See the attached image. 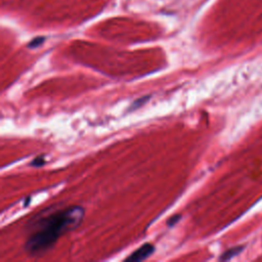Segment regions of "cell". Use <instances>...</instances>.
<instances>
[{
    "label": "cell",
    "instance_id": "cell-6",
    "mask_svg": "<svg viewBox=\"0 0 262 262\" xmlns=\"http://www.w3.org/2000/svg\"><path fill=\"white\" fill-rule=\"evenodd\" d=\"M148 98H149V96H144V97H141V98H139V99H137L133 104H132V110L133 108H136V107H138V106H140L141 104H143L146 100H148Z\"/></svg>",
    "mask_w": 262,
    "mask_h": 262
},
{
    "label": "cell",
    "instance_id": "cell-4",
    "mask_svg": "<svg viewBox=\"0 0 262 262\" xmlns=\"http://www.w3.org/2000/svg\"><path fill=\"white\" fill-rule=\"evenodd\" d=\"M45 164V158L44 156H38L36 157L32 162H31V165L34 166V167H41Z\"/></svg>",
    "mask_w": 262,
    "mask_h": 262
},
{
    "label": "cell",
    "instance_id": "cell-5",
    "mask_svg": "<svg viewBox=\"0 0 262 262\" xmlns=\"http://www.w3.org/2000/svg\"><path fill=\"white\" fill-rule=\"evenodd\" d=\"M179 219H181V215L180 214H175L167 220V225L168 226H173L179 221Z\"/></svg>",
    "mask_w": 262,
    "mask_h": 262
},
{
    "label": "cell",
    "instance_id": "cell-1",
    "mask_svg": "<svg viewBox=\"0 0 262 262\" xmlns=\"http://www.w3.org/2000/svg\"><path fill=\"white\" fill-rule=\"evenodd\" d=\"M84 217V209L72 206L52 213L38 221L39 228L26 242V251L33 256L41 255L51 249L63 233L77 228Z\"/></svg>",
    "mask_w": 262,
    "mask_h": 262
},
{
    "label": "cell",
    "instance_id": "cell-2",
    "mask_svg": "<svg viewBox=\"0 0 262 262\" xmlns=\"http://www.w3.org/2000/svg\"><path fill=\"white\" fill-rule=\"evenodd\" d=\"M155 251V247L151 244H144L139 249L134 251L126 260L131 262H137L142 261L146 258H148Z\"/></svg>",
    "mask_w": 262,
    "mask_h": 262
},
{
    "label": "cell",
    "instance_id": "cell-3",
    "mask_svg": "<svg viewBox=\"0 0 262 262\" xmlns=\"http://www.w3.org/2000/svg\"><path fill=\"white\" fill-rule=\"evenodd\" d=\"M243 250H244V247H243V246H236V247L230 248L229 250L225 251V252L221 255L220 260H222V261H226V260L232 259L233 257H235L236 255H238Z\"/></svg>",
    "mask_w": 262,
    "mask_h": 262
}]
</instances>
